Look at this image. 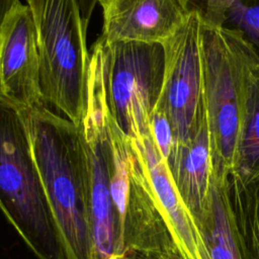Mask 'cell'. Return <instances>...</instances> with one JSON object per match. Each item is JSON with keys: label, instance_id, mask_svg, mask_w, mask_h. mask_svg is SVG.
Returning a JSON list of instances; mask_svg holds the SVG:
<instances>
[{"label": "cell", "instance_id": "obj_8", "mask_svg": "<svg viewBox=\"0 0 259 259\" xmlns=\"http://www.w3.org/2000/svg\"><path fill=\"white\" fill-rule=\"evenodd\" d=\"M203 26V15L192 11L183 25L162 45L165 71L158 105L168 114L177 144L192 139L204 109Z\"/></svg>", "mask_w": 259, "mask_h": 259}, {"label": "cell", "instance_id": "obj_5", "mask_svg": "<svg viewBox=\"0 0 259 259\" xmlns=\"http://www.w3.org/2000/svg\"><path fill=\"white\" fill-rule=\"evenodd\" d=\"M110 194L124 259H181L132 139L111 116Z\"/></svg>", "mask_w": 259, "mask_h": 259}, {"label": "cell", "instance_id": "obj_20", "mask_svg": "<svg viewBox=\"0 0 259 259\" xmlns=\"http://www.w3.org/2000/svg\"><path fill=\"white\" fill-rule=\"evenodd\" d=\"M131 259H138L137 257H133V258H131Z\"/></svg>", "mask_w": 259, "mask_h": 259}, {"label": "cell", "instance_id": "obj_18", "mask_svg": "<svg viewBox=\"0 0 259 259\" xmlns=\"http://www.w3.org/2000/svg\"><path fill=\"white\" fill-rule=\"evenodd\" d=\"M189 12L197 11L203 16L206 10V0H182Z\"/></svg>", "mask_w": 259, "mask_h": 259}, {"label": "cell", "instance_id": "obj_17", "mask_svg": "<svg viewBox=\"0 0 259 259\" xmlns=\"http://www.w3.org/2000/svg\"><path fill=\"white\" fill-rule=\"evenodd\" d=\"M77 3L79 5L84 23L86 24V26H88L92 12L95 8V5L98 3V0H77Z\"/></svg>", "mask_w": 259, "mask_h": 259}, {"label": "cell", "instance_id": "obj_6", "mask_svg": "<svg viewBox=\"0 0 259 259\" xmlns=\"http://www.w3.org/2000/svg\"><path fill=\"white\" fill-rule=\"evenodd\" d=\"M78 126L85 155L84 187L93 259H124L110 194L111 114L106 101L102 47L99 38L90 51L86 106Z\"/></svg>", "mask_w": 259, "mask_h": 259}, {"label": "cell", "instance_id": "obj_1", "mask_svg": "<svg viewBox=\"0 0 259 259\" xmlns=\"http://www.w3.org/2000/svg\"><path fill=\"white\" fill-rule=\"evenodd\" d=\"M20 113L66 259H93L79 126L39 106Z\"/></svg>", "mask_w": 259, "mask_h": 259}, {"label": "cell", "instance_id": "obj_10", "mask_svg": "<svg viewBox=\"0 0 259 259\" xmlns=\"http://www.w3.org/2000/svg\"><path fill=\"white\" fill-rule=\"evenodd\" d=\"M106 42H166L190 12L182 0H98Z\"/></svg>", "mask_w": 259, "mask_h": 259}, {"label": "cell", "instance_id": "obj_19", "mask_svg": "<svg viewBox=\"0 0 259 259\" xmlns=\"http://www.w3.org/2000/svg\"><path fill=\"white\" fill-rule=\"evenodd\" d=\"M20 0H0V25Z\"/></svg>", "mask_w": 259, "mask_h": 259}, {"label": "cell", "instance_id": "obj_14", "mask_svg": "<svg viewBox=\"0 0 259 259\" xmlns=\"http://www.w3.org/2000/svg\"><path fill=\"white\" fill-rule=\"evenodd\" d=\"M259 164V67L251 84L236 172H248Z\"/></svg>", "mask_w": 259, "mask_h": 259}, {"label": "cell", "instance_id": "obj_7", "mask_svg": "<svg viewBox=\"0 0 259 259\" xmlns=\"http://www.w3.org/2000/svg\"><path fill=\"white\" fill-rule=\"evenodd\" d=\"M102 47L106 101L119 130L130 139L151 134L150 118L163 88L165 55L160 44L106 42Z\"/></svg>", "mask_w": 259, "mask_h": 259}, {"label": "cell", "instance_id": "obj_2", "mask_svg": "<svg viewBox=\"0 0 259 259\" xmlns=\"http://www.w3.org/2000/svg\"><path fill=\"white\" fill-rule=\"evenodd\" d=\"M203 94L215 178L238 170L250 88L259 58L236 29L204 24L201 40Z\"/></svg>", "mask_w": 259, "mask_h": 259}, {"label": "cell", "instance_id": "obj_4", "mask_svg": "<svg viewBox=\"0 0 259 259\" xmlns=\"http://www.w3.org/2000/svg\"><path fill=\"white\" fill-rule=\"evenodd\" d=\"M37 37L45 105L79 125L83 119L90 54L77 0H25Z\"/></svg>", "mask_w": 259, "mask_h": 259}, {"label": "cell", "instance_id": "obj_13", "mask_svg": "<svg viewBox=\"0 0 259 259\" xmlns=\"http://www.w3.org/2000/svg\"><path fill=\"white\" fill-rule=\"evenodd\" d=\"M210 259H245L229 192V179H215L212 210L200 228Z\"/></svg>", "mask_w": 259, "mask_h": 259}, {"label": "cell", "instance_id": "obj_12", "mask_svg": "<svg viewBox=\"0 0 259 259\" xmlns=\"http://www.w3.org/2000/svg\"><path fill=\"white\" fill-rule=\"evenodd\" d=\"M229 192L245 259H259V165L229 178Z\"/></svg>", "mask_w": 259, "mask_h": 259}, {"label": "cell", "instance_id": "obj_16", "mask_svg": "<svg viewBox=\"0 0 259 259\" xmlns=\"http://www.w3.org/2000/svg\"><path fill=\"white\" fill-rule=\"evenodd\" d=\"M150 132L155 145L167 162L175 150L177 141L168 114L158 104L150 118Z\"/></svg>", "mask_w": 259, "mask_h": 259}, {"label": "cell", "instance_id": "obj_9", "mask_svg": "<svg viewBox=\"0 0 259 259\" xmlns=\"http://www.w3.org/2000/svg\"><path fill=\"white\" fill-rule=\"evenodd\" d=\"M0 101L19 111L45 105L34 21L21 2L0 25Z\"/></svg>", "mask_w": 259, "mask_h": 259}, {"label": "cell", "instance_id": "obj_15", "mask_svg": "<svg viewBox=\"0 0 259 259\" xmlns=\"http://www.w3.org/2000/svg\"><path fill=\"white\" fill-rule=\"evenodd\" d=\"M224 26L238 30L259 58V0H236L227 12Z\"/></svg>", "mask_w": 259, "mask_h": 259}, {"label": "cell", "instance_id": "obj_11", "mask_svg": "<svg viewBox=\"0 0 259 259\" xmlns=\"http://www.w3.org/2000/svg\"><path fill=\"white\" fill-rule=\"evenodd\" d=\"M167 165L183 201L200 229L212 210L215 181L205 105L194 136L188 143L176 144Z\"/></svg>", "mask_w": 259, "mask_h": 259}, {"label": "cell", "instance_id": "obj_3", "mask_svg": "<svg viewBox=\"0 0 259 259\" xmlns=\"http://www.w3.org/2000/svg\"><path fill=\"white\" fill-rule=\"evenodd\" d=\"M0 209L37 259H66L22 114L0 101Z\"/></svg>", "mask_w": 259, "mask_h": 259}]
</instances>
